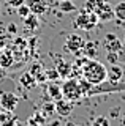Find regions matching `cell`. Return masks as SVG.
<instances>
[{"instance_id": "1", "label": "cell", "mask_w": 125, "mask_h": 126, "mask_svg": "<svg viewBox=\"0 0 125 126\" xmlns=\"http://www.w3.org/2000/svg\"><path fill=\"white\" fill-rule=\"evenodd\" d=\"M83 77L90 84L97 85L108 79V68L97 58H89L87 63L83 66Z\"/></svg>"}, {"instance_id": "2", "label": "cell", "mask_w": 125, "mask_h": 126, "mask_svg": "<svg viewBox=\"0 0 125 126\" xmlns=\"http://www.w3.org/2000/svg\"><path fill=\"white\" fill-rule=\"evenodd\" d=\"M97 24H98V16L90 10H84L83 13H79L76 16L75 22H73V27H75V29H79V30L90 32V30L95 29Z\"/></svg>"}, {"instance_id": "3", "label": "cell", "mask_w": 125, "mask_h": 126, "mask_svg": "<svg viewBox=\"0 0 125 126\" xmlns=\"http://www.w3.org/2000/svg\"><path fill=\"white\" fill-rule=\"evenodd\" d=\"M116 92H125V82H112V80H103L100 84L93 85L92 90L89 92L87 96H93V94H104V93H116Z\"/></svg>"}, {"instance_id": "4", "label": "cell", "mask_w": 125, "mask_h": 126, "mask_svg": "<svg viewBox=\"0 0 125 126\" xmlns=\"http://www.w3.org/2000/svg\"><path fill=\"white\" fill-rule=\"evenodd\" d=\"M62 98H65L67 101L73 102V101H79L83 96V92L79 88V84H78V79L71 77V79H67V80L62 84Z\"/></svg>"}, {"instance_id": "5", "label": "cell", "mask_w": 125, "mask_h": 126, "mask_svg": "<svg viewBox=\"0 0 125 126\" xmlns=\"http://www.w3.org/2000/svg\"><path fill=\"white\" fill-rule=\"evenodd\" d=\"M83 46H84V39L81 38L79 35L71 33V35H68L67 39H65L63 49L67 50V52H70V54H76V52H79V50L83 49Z\"/></svg>"}, {"instance_id": "6", "label": "cell", "mask_w": 125, "mask_h": 126, "mask_svg": "<svg viewBox=\"0 0 125 126\" xmlns=\"http://www.w3.org/2000/svg\"><path fill=\"white\" fill-rule=\"evenodd\" d=\"M19 104V98L11 92H0V106L8 112H13Z\"/></svg>"}, {"instance_id": "7", "label": "cell", "mask_w": 125, "mask_h": 126, "mask_svg": "<svg viewBox=\"0 0 125 126\" xmlns=\"http://www.w3.org/2000/svg\"><path fill=\"white\" fill-rule=\"evenodd\" d=\"M103 46L108 52H119V50H122V43H120V39L114 33H108L104 36Z\"/></svg>"}, {"instance_id": "8", "label": "cell", "mask_w": 125, "mask_h": 126, "mask_svg": "<svg viewBox=\"0 0 125 126\" xmlns=\"http://www.w3.org/2000/svg\"><path fill=\"white\" fill-rule=\"evenodd\" d=\"M56 102V113H59L60 117H63V118H67L71 115V112H73V102H70L67 101L65 98H60V99H57V101H54Z\"/></svg>"}, {"instance_id": "9", "label": "cell", "mask_w": 125, "mask_h": 126, "mask_svg": "<svg viewBox=\"0 0 125 126\" xmlns=\"http://www.w3.org/2000/svg\"><path fill=\"white\" fill-rule=\"evenodd\" d=\"M29 8L33 14L41 16L48 11L49 8V0H29Z\"/></svg>"}, {"instance_id": "10", "label": "cell", "mask_w": 125, "mask_h": 126, "mask_svg": "<svg viewBox=\"0 0 125 126\" xmlns=\"http://www.w3.org/2000/svg\"><path fill=\"white\" fill-rule=\"evenodd\" d=\"M19 84L25 90H33L35 87L38 85V82H37V79H35V76L30 71H25V73H22L21 76H19Z\"/></svg>"}, {"instance_id": "11", "label": "cell", "mask_w": 125, "mask_h": 126, "mask_svg": "<svg viewBox=\"0 0 125 126\" xmlns=\"http://www.w3.org/2000/svg\"><path fill=\"white\" fill-rule=\"evenodd\" d=\"M81 50L87 58H95L97 54H98V44L95 41H85Z\"/></svg>"}, {"instance_id": "12", "label": "cell", "mask_w": 125, "mask_h": 126, "mask_svg": "<svg viewBox=\"0 0 125 126\" xmlns=\"http://www.w3.org/2000/svg\"><path fill=\"white\" fill-rule=\"evenodd\" d=\"M71 68H73V65H71V63H68V62H65V60H59L57 62V66H56V69L59 71L60 77H63V79H68L70 77V74H71Z\"/></svg>"}, {"instance_id": "13", "label": "cell", "mask_w": 125, "mask_h": 126, "mask_svg": "<svg viewBox=\"0 0 125 126\" xmlns=\"http://www.w3.org/2000/svg\"><path fill=\"white\" fill-rule=\"evenodd\" d=\"M122 76H124V69L119 65H112L108 69V80L119 82V80H122Z\"/></svg>"}, {"instance_id": "14", "label": "cell", "mask_w": 125, "mask_h": 126, "mask_svg": "<svg viewBox=\"0 0 125 126\" xmlns=\"http://www.w3.org/2000/svg\"><path fill=\"white\" fill-rule=\"evenodd\" d=\"M46 121V117L43 115V112H35L32 117L27 120V125L29 126H43Z\"/></svg>"}, {"instance_id": "15", "label": "cell", "mask_w": 125, "mask_h": 126, "mask_svg": "<svg viewBox=\"0 0 125 126\" xmlns=\"http://www.w3.org/2000/svg\"><path fill=\"white\" fill-rule=\"evenodd\" d=\"M48 92H49V98L52 101H57V99L62 98V88L56 84V82H51V85L48 87Z\"/></svg>"}, {"instance_id": "16", "label": "cell", "mask_w": 125, "mask_h": 126, "mask_svg": "<svg viewBox=\"0 0 125 126\" xmlns=\"http://www.w3.org/2000/svg\"><path fill=\"white\" fill-rule=\"evenodd\" d=\"M59 8L62 13H73L76 10V5L73 3V0H60L59 2Z\"/></svg>"}, {"instance_id": "17", "label": "cell", "mask_w": 125, "mask_h": 126, "mask_svg": "<svg viewBox=\"0 0 125 126\" xmlns=\"http://www.w3.org/2000/svg\"><path fill=\"white\" fill-rule=\"evenodd\" d=\"M22 21H24L25 27H27L29 30H33V29H37V27H38V16L33 14V13H30L27 17L22 19Z\"/></svg>"}, {"instance_id": "18", "label": "cell", "mask_w": 125, "mask_h": 126, "mask_svg": "<svg viewBox=\"0 0 125 126\" xmlns=\"http://www.w3.org/2000/svg\"><path fill=\"white\" fill-rule=\"evenodd\" d=\"M41 112H43V115H44V117L54 115V113H56V102H54V101L44 102V104H43V107H41Z\"/></svg>"}, {"instance_id": "19", "label": "cell", "mask_w": 125, "mask_h": 126, "mask_svg": "<svg viewBox=\"0 0 125 126\" xmlns=\"http://www.w3.org/2000/svg\"><path fill=\"white\" fill-rule=\"evenodd\" d=\"M78 84H79V88H81V92H83V96H87L89 92H90L92 87H93V84H90L89 80H85L84 77L78 79Z\"/></svg>"}, {"instance_id": "20", "label": "cell", "mask_w": 125, "mask_h": 126, "mask_svg": "<svg viewBox=\"0 0 125 126\" xmlns=\"http://www.w3.org/2000/svg\"><path fill=\"white\" fill-rule=\"evenodd\" d=\"M114 17L119 21H125V2H119L114 6Z\"/></svg>"}, {"instance_id": "21", "label": "cell", "mask_w": 125, "mask_h": 126, "mask_svg": "<svg viewBox=\"0 0 125 126\" xmlns=\"http://www.w3.org/2000/svg\"><path fill=\"white\" fill-rule=\"evenodd\" d=\"M44 76H46V80L49 82H56L57 79H60V74L56 68H49V69H44Z\"/></svg>"}, {"instance_id": "22", "label": "cell", "mask_w": 125, "mask_h": 126, "mask_svg": "<svg viewBox=\"0 0 125 126\" xmlns=\"http://www.w3.org/2000/svg\"><path fill=\"white\" fill-rule=\"evenodd\" d=\"M11 65H13V57H11L10 52H6L3 57H0V66L2 68H8Z\"/></svg>"}, {"instance_id": "23", "label": "cell", "mask_w": 125, "mask_h": 126, "mask_svg": "<svg viewBox=\"0 0 125 126\" xmlns=\"http://www.w3.org/2000/svg\"><path fill=\"white\" fill-rule=\"evenodd\" d=\"M16 10H18V14H19V17H21V19L27 17V16L32 13V11H30V8H29V5H25V3H22V5L18 6Z\"/></svg>"}, {"instance_id": "24", "label": "cell", "mask_w": 125, "mask_h": 126, "mask_svg": "<svg viewBox=\"0 0 125 126\" xmlns=\"http://www.w3.org/2000/svg\"><path fill=\"white\" fill-rule=\"evenodd\" d=\"M90 126H111V123H109V120L106 117H103V115H100V117H97L95 120L92 121V125Z\"/></svg>"}, {"instance_id": "25", "label": "cell", "mask_w": 125, "mask_h": 126, "mask_svg": "<svg viewBox=\"0 0 125 126\" xmlns=\"http://www.w3.org/2000/svg\"><path fill=\"white\" fill-rule=\"evenodd\" d=\"M43 71H44V69L41 68V65H40V63H33V65H32V68H30V73H32L33 76H38V74H41Z\"/></svg>"}, {"instance_id": "26", "label": "cell", "mask_w": 125, "mask_h": 126, "mask_svg": "<svg viewBox=\"0 0 125 126\" xmlns=\"http://www.w3.org/2000/svg\"><path fill=\"white\" fill-rule=\"evenodd\" d=\"M6 3L13 8H18V6H21L22 3H25V0H6Z\"/></svg>"}, {"instance_id": "27", "label": "cell", "mask_w": 125, "mask_h": 126, "mask_svg": "<svg viewBox=\"0 0 125 126\" xmlns=\"http://www.w3.org/2000/svg\"><path fill=\"white\" fill-rule=\"evenodd\" d=\"M117 52H108V62H111L112 65H117Z\"/></svg>"}, {"instance_id": "28", "label": "cell", "mask_w": 125, "mask_h": 126, "mask_svg": "<svg viewBox=\"0 0 125 126\" xmlns=\"http://www.w3.org/2000/svg\"><path fill=\"white\" fill-rule=\"evenodd\" d=\"M16 30H18L16 24H10V25H8V32H11V33H16Z\"/></svg>"}, {"instance_id": "29", "label": "cell", "mask_w": 125, "mask_h": 126, "mask_svg": "<svg viewBox=\"0 0 125 126\" xmlns=\"http://www.w3.org/2000/svg\"><path fill=\"white\" fill-rule=\"evenodd\" d=\"M48 126H62V125H60V120H51Z\"/></svg>"}, {"instance_id": "30", "label": "cell", "mask_w": 125, "mask_h": 126, "mask_svg": "<svg viewBox=\"0 0 125 126\" xmlns=\"http://www.w3.org/2000/svg\"><path fill=\"white\" fill-rule=\"evenodd\" d=\"M65 126H83V125H78V123H73V121H67Z\"/></svg>"}, {"instance_id": "31", "label": "cell", "mask_w": 125, "mask_h": 126, "mask_svg": "<svg viewBox=\"0 0 125 126\" xmlns=\"http://www.w3.org/2000/svg\"><path fill=\"white\" fill-rule=\"evenodd\" d=\"M117 112H119V107H116V109L111 112V113H112V117H117Z\"/></svg>"}, {"instance_id": "32", "label": "cell", "mask_w": 125, "mask_h": 126, "mask_svg": "<svg viewBox=\"0 0 125 126\" xmlns=\"http://www.w3.org/2000/svg\"><path fill=\"white\" fill-rule=\"evenodd\" d=\"M3 76H5V73H3V69H0V79H3Z\"/></svg>"}, {"instance_id": "33", "label": "cell", "mask_w": 125, "mask_h": 126, "mask_svg": "<svg viewBox=\"0 0 125 126\" xmlns=\"http://www.w3.org/2000/svg\"><path fill=\"white\" fill-rule=\"evenodd\" d=\"M120 121H122V126H125V113H124V117H122V120H120Z\"/></svg>"}, {"instance_id": "34", "label": "cell", "mask_w": 125, "mask_h": 126, "mask_svg": "<svg viewBox=\"0 0 125 126\" xmlns=\"http://www.w3.org/2000/svg\"><path fill=\"white\" fill-rule=\"evenodd\" d=\"M0 8H2V5H0Z\"/></svg>"}, {"instance_id": "35", "label": "cell", "mask_w": 125, "mask_h": 126, "mask_svg": "<svg viewBox=\"0 0 125 126\" xmlns=\"http://www.w3.org/2000/svg\"><path fill=\"white\" fill-rule=\"evenodd\" d=\"M0 126H2V125H0Z\"/></svg>"}]
</instances>
